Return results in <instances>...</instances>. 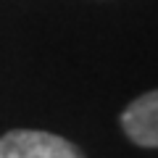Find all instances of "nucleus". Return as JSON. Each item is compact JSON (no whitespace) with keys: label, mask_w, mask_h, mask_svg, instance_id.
Listing matches in <instances>:
<instances>
[{"label":"nucleus","mask_w":158,"mask_h":158,"mask_svg":"<svg viewBox=\"0 0 158 158\" xmlns=\"http://www.w3.org/2000/svg\"><path fill=\"white\" fill-rule=\"evenodd\" d=\"M0 158H85L69 140L50 132L13 129L0 137Z\"/></svg>","instance_id":"f257e3e1"},{"label":"nucleus","mask_w":158,"mask_h":158,"mask_svg":"<svg viewBox=\"0 0 158 158\" xmlns=\"http://www.w3.org/2000/svg\"><path fill=\"white\" fill-rule=\"evenodd\" d=\"M121 127L140 148H158V90L132 100L121 113Z\"/></svg>","instance_id":"f03ea898"}]
</instances>
